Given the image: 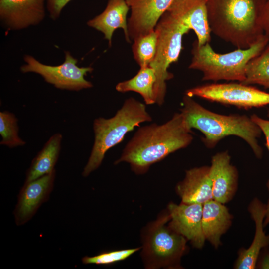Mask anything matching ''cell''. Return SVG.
Segmentation results:
<instances>
[{"mask_svg":"<svg viewBox=\"0 0 269 269\" xmlns=\"http://www.w3.org/2000/svg\"><path fill=\"white\" fill-rule=\"evenodd\" d=\"M134 41L132 49L134 59L140 67L149 66L156 53L157 34L155 30L140 36Z\"/></svg>","mask_w":269,"mask_h":269,"instance_id":"obj_23","label":"cell"},{"mask_svg":"<svg viewBox=\"0 0 269 269\" xmlns=\"http://www.w3.org/2000/svg\"><path fill=\"white\" fill-rule=\"evenodd\" d=\"M47 7L49 15L53 19L59 16L63 8L72 0H47Z\"/></svg>","mask_w":269,"mask_h":269,"instance_id":"obj_26","label":"cell"},{"mask_svg":"<svg viewBox=\"0 0 269 269\" xmlns=\"http://www.w3.org/2000/svg\"><path fill=\"white\" fill-rule=\"evenodd\" d=\"M62 135L60 133L52 135L42 149L32 160L26 174L25 182L36 179L55 170L58 160Z\"/></svg>","mask_w":269,"mask_h":269,"instance_id":"obj_20","label":"cell"},{"mask_svg":"<svg viewBox=\"0 0 269 269\" xmlns=\"http://www.w3.org/2000/svg\"><path fill=\"white\" fill-rule=\"evenodd\" d=\"M17 121L13 113L7 111L0 112V144L13 148L25 144L19 136Z\"/></svg>","mask_w":269,"mask_h":269,"instance_id":"obj_24","label":"cell"},{"mask_svg":"<svg viewBox=\"0 0 269 269\" xmlns=\"http://www.w3.org/2000/svg\"><path fill=\"white\" fill-rule=\"evenodd\" d=\"M232 223V216L228 208L213 199L203 204L202 226L204 236L215 248L221 244V236Z\"/></svg>","mask_w":269,"mask_h":269,"instance_id":"obj_19","label":"cell"},{"mask_svg":"<svg viewBox=\"0 0 269 269\" xmlns=\"http://www.w3.org/2000/svg\"><path fill=\"white\" fill-rule=\"evenodd\" d=\"M152 118L143 103L130 97L112 118H96L93 122L94 142L82 175L88 176L101 164L106 152L120 143L125 135Z\"/></svg>","mask_w":269,"mask_h":269,"instance_id":"obj_4","label":"cell"},{"mask_svg":"<svg viewBox=\"0 0 269 269\" xmlns=\"http://www.w3.org/2000/svg\"><path fill=\"white\" fill-rule=\"evenodd\" d=\"M269 224V198L268 200L267 204H266V213L264 220V227Z\"/></svg>","mask_w":269,"mask_h":269,"instance_id":"obj_30","label":"cell"},{"mask_svg":"<svg viewBox=\"0 0 269 269\" xmlns=\"http://www.w3.org/2000/svg\"><path fill=\"white\" fill-rule=\"evenodd\" d=\"M170 220L168 211L162 212L143 230L141 255L145 269L179 267L180 259L186 251L187 239L170 227Z\"/></svg>","mask_w":269,"mask_h":269,"instance_id":"obj_6","label":"cell"},{"mask_svg":"<svg viewBox=\"0 0 269 269\" xmlns=\"http://www.w3.org/2000/svg\"><path fill=\"white\" fill-rule=\"evenodd\" d=\"M141 248L137 247L103 251L94 256H85L82 259V262L84 264L109 265L127 259Z\"/></svg>","mask_w":269,"mask_h":269,"instance_id":"obj_25","label":"cell"},{"mask_svg":"<svg viewBox=\"0 0 269 269\" xmlns=\"http://www.w3.org/2000/svg\"><path fill=\"white\" fill-rule=\"evenodd\" d=\"M45 0H0V19L12 30L37 25L45 16Z\"/></svg>","mask_w":269,"mask_h":269,"instance_id":"obj_14","label":"cell"},{"mask_svg":"<svg viewBox=\"0 0 269 269\" xmlns=\"http://www.w3.org/2000/svg\"><path fill=\"white\" fill-rule=\"evenodd\" d=\"M252 120L260 128L263 133L266 140V145L269 151V120H266L261 118L256 114H253L250 116ZM267 187L269 191V179L267 182Z\"/></svg>","mask_w":269,"mask_h":269,"instance_id":"obj_27","label":"cell"},{"mask_svg":"<svg viewBox=\"0 0 269 269\" xmlns=\"http://www.w3.org/2000/svg\"><path fill=\"white\" fill-rule=\"evenodd\" d=\"M157 34L156 53L149 66L155 71L156 81L154 86L155 103L161 106L166 93V81L173 75L168 71L171 64L178 61L182 49V38L189 29L165 12L155 29Z\"/></svg>","mask_w":269,"mask_h":269,"instance_id":"obj_7","label":"cell"},{"mask_svg":"<svg viewBox=\"0 0 269 269\" xmlns=\"http://www.w3.org/2000/svg\"><path fill=\"white\" fill-rule=\"evenodd\" d=\"M210 167L213 199L225 204L234 196L238 182V172L231 163L228 151L213 155Z\"/></svg>","mask_w":269,"mask_h":269,"instance_id":"obj_15","label":"cell"},{"mask_svg":"<svg viewBox=\"0 0 269 269\" xmlns=\"http://www.w3.org/2000/svg\"><path fill=\"white\" fill-rule=\"evenodd\" d=\"M210 167H194L186 171L182 181L176 187L181 202L203 204L213 199Z\"/></svg>","mask_w":269,"mask_h":269,"instance_id":"obj_17","label":"cell"},{"mask_svg":"<svg viewBox=\"0 0 269 269\" xmlns=\"http://www.w3.org/2000/svg\"><path fill=\"white\" fill-rule=\"evenodd\" d=\"M262 25L264 33L269 38V0L266 2L263 10Z\"/></svg>","mask_w":269,"mask_h":269,"instance_id":"obj_28","label":"cell"},{"mask_svg":"<svg viewBox=\"0 0 269 269\" xmlns=\"http://www.w3.org/2000/svg\"><path fill=\"white\" fill-rule=\"evenodd\" d=\"M247 85L258 84L269 89V44L248 64L246 78L241 82Z\"/></svg>","mask_w":269,"mask_h":269,"instance_id":"obj_22","label":"cell"},{"mask_svg":"<svg viewBox=\"0 0 269 269\" xmlns=\"http://www.w3.org/2000/svg\"><path fill=\"white\" fill-rule=\"evenodd\" d=\"M269 42V38L264 34L249 48H237L221 54L214 51L209 43L199 45L196 40L193 44L192 58L189 68L202 72L203 81L243 82L246 78L248 63L259 55Z\"/></svg>","mask_w":269,"mask_h":269,"instance_id":"obj_5","label":"cell"},{"mask_svg":"<svg viewBox=\"0 0 269 269\" xmlns=\"http://www.w3.org/2000/svg\"><path fill=\"white\" fill-rule=\"evenodd\" d=\"M181 113L189 126L200 131L203 134V142L212 148L223 138L234 135L243 139L259 158L262 149L257 138L262 134L259 126L250 117L246 115H223L213 112L185 94L182 99Z\"/></svg>","mask_w":269,"mask_h":269,"instance_id":"obj_3","label":"cell"},{"mask_svg":"<svg viewBox=\"0 0 269 269\" xmlns=\"http://www.w3.org/2000/svg\"><path fill=\"white\" fill-rule=\"evenodd\" d=\"M129 9L125 0H109L104 10L88 21L87 24L102 32L105 38L108 40L110 46L114 32L120 28L123 29L126 39L130 42L131 40L127 22V15Z\"/></svg>","mask_w":269,"mask_h":269,"instance_id":"obj_18","label":"cell"},{"mask_svg":"<svg viewBox=\"0 0 269 269\" xmlns=\"http://www.w3.org/2000/svg\"><path fill=\"white\" fill-rule=\"evenodd\" d=\"M184 116L176 113L166 122L140 127L114 163L127 162L136 174H143L150 167L170 154L187 147L193 137Z\"/></svg>","mask_w":269,"mask_h":269,"instance_id":"obj_1","label":"cell"},{"mask_svg":"<svg viewBox=\"0 0 269 269\" xmlns=\"http://www.w3.org/2000/svg\"><path fill=\"white\" fill-rule=\"evenodd\" d=\"M156 77L154 70L149 66L140 67L132 78L120 82L116 86L117 91H134L139 93L146 105L155 103L154 86Z\"/></svg>","mask_w":269,"mask_h":269,"instance_id":"obj_21","label":"cell"},{"mask_svg":"<svg viewBox=\"0 0 269 269\" xmlns=\"http://www.w3.org/2000/svg\"><path fill=\"white\" fill-rule=\"evenodd\" d=\"M24 60L26 64L21 67L23 73L38 74L46 82L58 89L79 91L93 86L91 82L85 78L87 73L91 72L93 68L78 67L77 60L68 51L65 52L63 63L58 66L43 64L30 55H26Z\"/></svg>","mask_w":269,"mask_h":269,"instance_id":"obj_9","label":"cell"},{"mask_svg":"<svg viewBox=\"0 0 269 269\" xmlns=\"http://www.w3.org/2000/svg\"><path fill=\"white\" fill-rule=\"evenodd\" d=\"M248 210L255 222V236L250 247L239 252L234 266L237 269H255L261 251L269 246V235H266L264 231L266 204L255 198L250 204Z\"/></svg>","mask_w":269,"mask_h":269,"instance_id":"obj_16","label":"cell"},{"mask_svg":"<svg viewBox=\"0 0 269 269\" xmlns=\"http://www.w3.org/2000/svg\"><path fill=\"white\" fill-rule=\"evenodd\" d=\"M203 204L171 202L167 206L170 220V227L189 241L196 248H202L206 240L202 226Z\"/></svg>","mask_w":269,"mask_h":269,"instance_id":"obj_10","label":"cell"},{"mask_svg":"<svg viewBox=\"0 0 269 269\" xmlns=\"http://www.w3.org/2000/svg\"><path fill=\"white\" fill-rule=\"evenodd\" d=\"M131 9L128 28L130 40L155 30L173 0H125Z\"/></svg>","mask_w":269,"mask_h":269,"instance_id":"obj_13","label":"cell"},{"mask_svg":"<svg viewBox=\"0 0 269 269\" xmlns=\"http://www.w3.org/2000/svg\"><path fill=\"white\" fill-rule=\"evenodd\" d=\"M185 95L245 109L269 105V93L241 82L200 85L187 90Z\"/></svg>","mask_w":269,"mask_h":269,"instance_id":"obj_8","label":"cell"},{"mask_svg":"<svg viewBox=\"0 0 269 269\" xmlns=\"http://www.w3.org/2000/svg\"><path fill=\"white\" fill-rule=\"evenodd\" d=\"M207 0H173L166 12L195 33L198 45L209 43L211 30L207 8Z\"/></svg>","mask_w":269,"mask_h":269,"instance_id":"obj_12","label":"cell"},{"mask_svg":"<svg viewBox=\"0 0 269 269\" xmlns=\"http://www.w3.org/2000/svg\"><path fill=\"white\" fill-rule=\"evenodd\" d=\"M267 116L268 118H269V110L267 112Z\"/></svg>","mask_w":269,"mask_h":269,"instance_id":"obj_31","label":"cell"},{"mask_svg":"<svg viewBox=\"0 0 269 269\" xmlns=\"http://www.w3.org/2000/svg\"><path fill=\"white\" fill-rule=\"evenodd\" d=\"M55 170L30 182H25L18 196L14 210L17 226L27 223L34 215L40 206L46 202L53 190Z\"/></svg>","mask_w":269,"mask_h":269,"instance_id":"obj_11","label":"cell"},{"mask_svg":"<svg viewBox=\"0 0 269 269\" xmlns=\"http://www.w3.org/2000/svg\"><path fill=\"white\" fill-rule=\"evenodd\" d=\"M265 247L263 253H262L259 263H257L259 269H269V250Z\"/></svg>","mask_w":269,"mask_h":269,"instance_id":"obj_29","label":"cell"},{"mask_svg":"<svg viewBox=\"0 0 269 269\" xmlns=\"http://www.w3.org/2000/svg\"><path fill=\"white\" fill-rule=\"evenodd\" d=\"M268 0H207L211 32L237 48L246 49L264 34L262 14Z\"/></svg>","mask_w":269,"mask_h":269,"instance_id":"obj_2","label":"cell"}]
</instances>
